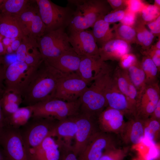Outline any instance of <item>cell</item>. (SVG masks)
<instances>
[{
  "instance_id": "20",
  "label": "cell",
  "mask_w": 160,
  "mask_h": 160,
  "mask_svg": "<svg viewBox=\"0 0 160 160\" xmlns=\"http://www.w3.org/2000/svg\"><path fill=\"white\" fill-rule=\"evenodd\" d=\"M107 64L100 57L82 56L76 73L89 84L93 81Z\"/></svg>"
},
{
  "instance_id": "32",
  "label": "cell",
  "mask_w": 160,
  "mask_h": 160,
  "mask_svg": "<svg viewBox=\"0 0 160 160\" xmlns=\"http://www.w3.org/2000/svg\"><path fill=\"white\" fill-rule=\"evenodd\" d=\"M114 29L115 38L123 40L129 44L136 39V31L132 27L121 24L114 26Z\"/></svg>"
},
{
  "instance_id": "31",
  "label": "cell",
  "mask_w": 160,
  "mask_h": 160,
  "mask_svg": "<svg viewBox=\"0 0 160 160\" xmlns=\"http://www.w3.org/2000/svg\"><path fill=\"white\" fill-rule=\"evenodd\" d=\"M141 64L145 75L146 85L154 84L159 81L157 68L150 57L145 55L143 58Z\"/></svg>"
},
{
  "instance_id": "19",
  "label": "cell",
  "mask_w": 160,
  "mask_h": 160,
  "mask_svg": "<svg viewBox=\"0 0 160 160\" xmlns=\"http://www.w3.org/2000/svg\"><path fill=\"white\" fill-rule=\"evenodd\" d=\"M144 120L136 116L128 118L119 135L121 142L126 146L140 143L144 137Z\"/></svg>"
},
{
  "instance_id": "28",
  "label": "cell",
  "mask_w": 160,
  "mask_h": 160,
  "mask_svg": "<svg viewBox=\"0 0 160 160\" xmlns=\"http://www.w3.org/2000/svg\"><path fill=\"white\" fill-rule=\"evenodd\" d=\"M92 33L96 43L101 47L104 44L115 38L112 30L110 28V23L103 19L97 21L92 27Z\"/></svg>"
},
{
  "instance_id": "1",
  "label": "cell",
  "mask_w": 160,
  "mask_h": 160,
  "mask_svg": "<svg viewBox=\"0 0 160 160\" xmlns=\"http://www.w3.org/2000/svg\"><path fill=\"white\" fill-rule=\"evenodd\" d=\"M44 60L29 77L22 90L23 103L26 106L53 98L57 85L65 75Z\"/></svg>"
},
{
  "instance_id": "12",
  "label": "cell",
  "mask_w": 160,
  "mask_h": 160,
  "mask_svg": "<svg viewBox=\"0 0 160 160\" xmlns=\"http://www.w3.org/2000/svg\"><path fill=\"white\" fill-rule=\"evenodd\" d=\"M36 69L29 67L25 62L17 60L5 66V90L21 95L22 90Z\"/></svg>"
},
{
  "instance_id": "38",
  "label": "cell",
  "mask_w": 160,
  "mask_h": 160,
  "mask_svg": "<svg viewBox=\"0 0 160 160\" xmlns=\"http://www.w3.org/2000/svg\"><path fill=\"white\" fill-rule=\"evenodd\" d=\"M125 2L127 7V9L135 14L140 12L145 5L142 1L138 0H128Z\"/></svg>"
},
{
  "instance_id": "37",
  "label": "cell",
  "mask_w": 160,
  "mask_h": 160,
  "mask_svg": "<svg viewBox=\"0 0 160 160\" xmlns=\"http://www.w3.org/2000/svg\"><path fill=\"white\" fill-rule=\"evenodd\" d=\"M119 60L120 67L124 70H127L130 66L137 61L134 55L129 53L123 56Z\"/></svg>"
},
{
  "instance_id": "22",
  "label": "cell",
  "mask_w": 160,
  "mask_h": 160,
  "mask_svg": "<svg viewBox=\"0 0 160 160\" xmlns=\"http://www.w3.org/2000/svg\"><path fill=\"white\" fill-rule=\"evenodd\" d=\"M129 43L121 39L114 38L99 48L100 57L104 62L119 60L124 55L129 53Z\"/></svg>"
},
{
  "instance_id": "51",
  "label": "cell",
  "mask_w": 160,
  "mask_h": 160,
  "mask_svg": "<svg viewBox=\"0 0 160 160\" xmlns=\"http://www.w3.org/2000/svg\"><path fill=\"white\" fill-rule=\"evenodd\" d=\"M4 0H0V4H1L3 2Z\"/></svg>"
},
{
  "instance_id": "17",
  "label": "cell",
  "mask_w": 160,
  "mask_h": 160,
  "mask_svg": "<svg viewBox=\"0 0 160 160\" xmlns=\"http://www.w3.org/2000/svg\"><path fill=\"white\" fill-rule=\"evenodd\" d=\"M112 72L106 83L104 91L108 106L123 112L125 116L129 118L132 115L127 100L118 87L112 76Z\"/></svg>"
},
{
  "instance_id": "42",
  "label": "cell",
  "mask_w": 160,
  "mask_h": 160,
  "mask_svg": "<svg viewBox=\"0 0 160 160\" xmlns=\"http://www.w3.org/2000/svg\"><path fill=\"white\" fill-rule=\"evenodd\" d=\"M5 67L4 65H0V97H1L5 90L4 81Z\"/></svg>"
},
{
  "instance_id": "45",
  "label": "cell",
  "mask_w": 160,
  "mask_h": 160,
  "mask_svg": "<svg viewBox=\"0 0 160 160\" xmlns=\"http://www.w3.org/2000/svg\"><path fill=\"white\" fill-rule=\"evenodd\" d=\"M1 97H0V128H3L5 126V119L4 116L1 103L0 98Z\"/></svg>"
},
{
  "instance_id": "41",
  "label": "cell",
  "mask_w": 160,
  "mask_h": 160,
  "mask_svg": "<svg viewBox=\"0 0 160 160\" xmlns=\"http://www.w3.org/2000/svg\"><path fill=\"white\" fill-rule=\"evenodd\" d=\"M148 26L153 34H158L160 33V16L154 20L149 23Z\"/></svg>"
},
{
  "instance_id": "8",
  "label": "cell",
  "mask_w": 160,
  "mask_h": 160,
  "mask_svg": "<svg viewBox=\"0 0 160 160\" xmlns=\"http://www.w3.org/2000/svg\"><path fill=\"white\" fill-rule=\"evenodd\" d=\"M121 142L119 135L100 131L91 138L78 158L79 160H99L106 150L119 147Z\"/></svg>"
},
{
  "instance_id": "26",
  "label": "cell",
  "mask_w": 160,
  "mask_h": 160,
  "mask_svg": "<svg viewBox=\"0 0 160 160\" xmlns=\"http://www.w3.org/2000/svg\"><path fill=\"white\" fill-rule=\"evenodd\" d=\"M160 132V121L150 118L144 120V137L142 142L149 147L157 144Z\"/></svg>"
},
{
  "instance_id": "29",
  "label": "cell",
  "mask_w": 160,
  "mask_h": 160,
  "mask_svg": "<svg viewBox=\"0 0 160 160\" xmlns=\"http://www.w3.org/2000/svg\"><path fill=\"white\" fill-rule=\"evenodd\" d=\"M32 114V111L30 106L19 107L12 114L5 118V126L20 128L28 122Z\"/></svg>"
},
{
  "instance_id": "39",
  "label": "cell",
  "mask_w": 160,
  "mask_h": 160,
  "mask_svg": "<svg viewBox=\"0 0 160 160\" xmlns=\"http://www.w3.org/2000/svg\"><path fill=\"white\" fill-rule=\"evenodd\" d=\"M136 18V14L127 9L124 16L120 22L122 24L132 27L135 23Z\"/></svg>"
},
{
  "instance_id": "14",
  "label": "cell",
  "mask_w": 160,
  "mask_h": 160,
  "mask_svg": "<svg viewBox=\"0 0 160 160\" xmlns=\"http://www.w3.org/2000/svg\"><path fill=\"white\" fill-rule=\"evenodd\" d=\"M69 31V43L79 56L100 57L99 48L92 31L70 29Z\"/></svg>"
},
{
  "instance_id": "3",
  "label": "cell",
  "mask_w": 160,
  "mask_h": 160,
  "mask_svg": "<svg viewBox=\"0 0 160 160\" xmlns=\"http://www.w3.org/2000/svg\"><path fill=\"white\" fill-rule=\"evenodd\" d=\"M68 4L73 6L72 18L69 29L85 30L92 27L98 20L109 12L107 1L101 0H68Z\"/></svg>"
},
{
  "instance_id": "2",
  "label": "cell",
  "mask_w": 160,
  "mask_h": 160,
  "mask_svg": "<svg viewBox=\"0 0 160 160\" xmlns=\"http://www.w3.org/2000/svg\"><path fill=\"white\" fill-rule=\"evenodd\" d=\"M113 71L111 67L107 64L91 85L88 87L79 98L80 105L79 112L97 119L108 106L104 91Z\"/></svg>"
},
{
  "instance_id": "23",
  "label": "cell",
  "mask_w": 160,
  "mask_h": 160,
  "mask_svg": "<svg viewBox=\"0 0 160 160\" xmlns=\"http://www.w3.org/2000/svg\"><path fill=\"white\" fill-rule=\"evenodd\" d=\"M75 115L58 121L50 136L56 137V139L68 145L72 146V140L75 138L77 129Z\"/></svg>"
},
{
  "instance_id": "47",
  "label": "cell",
  "mask_w": 160,
  "mask_h": 160,
  "mask_svg": "<svg viewBox=\"0 0 160 160\" xmlns=\"http://www.w3.org/2000/svg\"><path fill=\"white\" fill-rule=\"evenodd\" d=\"M0 160H7L4 151L0 145Z\"/></svg>"
},
{
  "instance_id": "36",
  "label": "cell",
  "mask_w": 160,
  "mask_h": 160,
  "mask_svg": "<svg viewBox=\"0 0 160 160\" xmlns=\"http://www.w3.org/2000/svg\"><path fill=\"white\" fill-rule=\"evenodd\" d=\"M125 13V11L123 10H116L108 13L103 17V19L109 23L120 21L123 18Z\"/></svg>"
},
{
  "instance_id": "9",
  "label": "cell",
  "mask_w": 160,
  "mask_h": 160,
  "mask_svg": "<svg viewBox=\"0 0 160 160\" xmlns=\"http://www.w3.org/2000/svg\"><path fill=\"white\" fill-rule=\"evenodd\" d=\"M0 145L7 160H28L19 128L8 126L2 128Z\"/></svg>"
},
{
  "instance_id": "24",
  "label": "cell",
  "mask_w": 160,
  "mask_h": 160,
  "mask_svg": "<svg viewBox=\"0 0 160 160\" xmlns=\"http://www.w3.org/2000/svg\"><path fill=\"white\" fill-rule=\"evenodd\" d=\"M0 34L4 37L22 40L24 36L14 15L0 14Z\"/></svg>"
},
{
  "instance_id": "11",
  "label": "cell",
  "mask_w": 160,
  "mask_h": 160,
  "mask_svg": "<svg viewBox=\"0 0 160 160\" xmlns=\"http://www.w3.org/2000/svg\"><path fill=\"white\" fill-rule=\"evenodd\" d=\"M88 85L76 73L67 74L58 83L53 98L67 102L76 101L81 96Z\"/></svg>"
},
{
  "instance_id": "25",
  "label": "cell",
  "mask_w": 160,
  "mask_h": 160,
  "mask_svg": "<svg viewBox=\"0 0 160 160\" xmlns=\"http://www.w3.org/2000/svg\"><path fill=\"white\" fill-rule=\"evenodd\" d=\"M0 101L5 119L17 110L22 103L23 100L20 94L5 90L1 97Z\"/></svg>"
},
{
  "instance_id": "4",
  "label": "cell",
  "mask_w": 160,
  "mask_h": 160,
  "mask_svg": "<svg viewBox=\"0 0 160 160\" xmlns=\"http://www.w3.org/2000/svg\"><path fill=\"white\" fill-rule=\"evenodd\" d=\"M58 121L52 117H31L19 128L25 150L38 146L50 136Z\"/></svg>"
},
{
  "instance_id": "5",
  "label": "cell",
  "mask_w": 160,
  "mask_h": 160,
  "mask_svg": "<svg viewBox=\"0 0 160 160\" xmlns=\"http://www.w3.org/2000/svg\"><path fill=\"white\" fill-rule=\"evenodd\" d=\"M41 18L45 26L46 33L69 25L73 9L68 5L66 7L57 5L49 0H36Z\"/></svg>"
},
{
  "instance_id": "15",
  "label": "cell",
  "mask_w": 160,
  "mask_h": 160,
  "mask_svg": "<svg viewBox=\"0 0 160 160\" xmlns=\"http://www.w3.org/2000/svg\"><path fill=\"white\" fill-rule=\"evenodd\" d=\"M124 113L118 110L107 107L97 118L100 130L106 133L119 135L125 121Z\"/></svg>"
},
{
  "instance_id": "43",
  "label": "cell",
  "mask_w": 160,
  "mask_h": 160,
  "mask_svg": "<svg viewBox=\"0 0 160 160\" xmlns=\"http://www.w3.org/2000/svg\"><path fill=\"white\" fill-rule=\"evenodd\" d=\"M107 1L112 8L118 10L126 4L125 1L121 0H109Z\"/></svg>"
},
{
  "instance_id": "18",
  "label": "cell",
  "mask_w": 160,
  "mask_h": 160,
  "mask_svg": "<svg viewBox=\"0 0 160 160\" xmlns=\"http://www.w3.org/2000/svg\"><path fill=\"white\" fill-rule=\"evenodd\" d=\"M28 160H59L60 151L56 139L48 136L38 146L25 150Z\"/></svg>"
},
{
  "instance_id": "30",
  "label": "cell",
  "mask_w": 160,
  "mask_h": 160,
  "mask_svg": "<svg viewBox=\"0 0 160 160\" xmlns=\"http://www.w3.org/2000/svg\"><path fill=\"white\" fill-rule=\"evenodd\" d=\"M30 1L27 0H4L0 4V10L1 13L16 15L30 6Z\"/></svg>"
},
{
  "instance_id": "13",
  "label": "cell",
  "mask_w": 160,
  "mask_h": 160,
  "mask_svg": "<svg viewBox=\"0 0 160 160\" xmlns=\"http://www.w3.org/2000/svg\"><path fill=\"white\" fill-rule=\"evenodd\" d=\"M77 129L73 150L78 157L83 151L89 141L99 129L97 119L79 112L74 116Z\"/></svg>"
},
{
  "instance_id": "48",
  "label": "cell",
  "mask_w": 160,
  "mask_h": 160,
  "mask_svg": "<svg viewBox=\"0 0 160 160\" xmlns=\"http://www.w3.org/2000/svg\"><path fill=\"white\" fill-rule=\"evenodd\" d=\"M5 64L4 57L2 56H0V65H4Z\"/></svg>"
},
{
  "instance_id": "40",
  "label": "cell",
  "mask_w": 160,
  "mask_h": 160,
  "mask_svg": "<svg viewBox=\"0 0 160 160\" xmlns=\"http://www.w3.org/2000/svg\"><path fill=\"white\" fill-rule=\"evenodd\" d=\"M154 38L153 34L144 28L143 39L142 44L145 48L149 47L152 43Z\"/></svg>"
},
{
  "instance_id": "52",
  "label": "cell",
  "mask_w": 160,
  "mask_h": 160,
  "mask_svg": "<svg viewBox=\"0 0 160 160\" xmlns=\"http://www.w3.org/2000/svg\"><path fill=\"white\" fill-rule=\"evenodd\" d=\"M1 128H0V132H1Z\"/></svg>"
},
{
  "instance_id": "21",
  "label": "cell",
  "mask_w": 160,
  "mask_h": 160,
  "mask_svg": "<svg viewBox=\"0 0 160 160\" xmlns=\"http://www.w3.org/2000/svg\"><path fill=\"white\" fill-rule=\"evenodd\" d=\"M81 58V57L73 49L56 57L44 60L62 73L70 74L77 72Z\"/></svg>"
},
{
  "instance_id": "35",
  "label": "cell",
  "mask_w": 160,
  "mask_h": 160,
  "mask_svg": "<svg viewBox=\"0 0 160 160\" xmlns=\"http://www.w3.org/2000/svg\"><path fill=\"white\" fill-rule=\"evenodd\" d=\"M56 140L60 151L59 160H79L73 151L72 146L68 145L61 141Z\"/></svg>"
},
{
  "instance_id": "10",
  "label": "cell",
  "mask_w": 160,
  "mask_h": 160,
  "mask_svg": "<svg viewBox=\"0 0 160 160\" xmlns=\"http://www.w3.org/2000/svg\"><path fill=\"white\" fill-rule=\"evenodd\" d=\"M14 15L24 37L37 40L46 33L37 6L30 5Z\"/></svg>"
},
{
  "instance_id": "50",
  "label": "cell",
  "mask_w": 160,
  "mask_h": 160,
  "mask_svg": "<svg viewBox=\"0 0 160 160\" xmlns=\"http://www.w3.org/2000/svg\"><path fill=\"white\" fill-rule=\"evenodd\" d=\"M156 5L159 7L160 5V0H156L155 1Z\"/></svg>"
},
{
  "instance_id": "7",
  "label": "cell",
  "mask_w": 160,
  "mask_h": 160,
  "mask_svg": "<svg viewBox=\"0 0 160 160\" xmlns=\"http://www.w3.org/2000/svg\"><path fill=\"white\" fill-rule=\"evenodd\" d=\"M65 29L60 28L49 31L37 40L39 51L44 60L56 57L73 49Z\"/></svg>"
},
{
  "instance_id": "44",
  "label": "cell",
  "mask_w": 160,
  "mask_h": 160,
  "mask_svg": "<svg viewBox=\"0 0 160 160\" xmlns=\"http://www.w3.org/2000/svg\"><path fill=\"white\" fill-rule=\"evenodd\" d=\"M149 118L160 121V100Z\"/></svg>"
},
{
  "instance_id": "49",
  "label": "cell",
  "mask_w": 160,
  "mask_h": 160,
  "mask_svg": "<svg viewBox=\"0 0 160 160\" xmlns=\"http://www.w3.org/2000/svg\"><path fill=\"white\" fill-rule=\"evenodd\" d=\"M152 49H160V39L158 41V42L156 44V47L154 48H153Z\"/></svg>"
},
{
  "instance_id": "6",
  "label": "cell",
  "mask_w": 160,
  "mask_h": 160,
  "mask_svg": "<svg viewBox=\"0 0 160 160\" xmlns=\"http://www.w3.org/2000/svg\"><path fill=\"white\" fill-rule=\"evenodd\" d=\"M79 99L72 102L52 98L30 106L32 111L31 117H52L60 121L77 114L79 111Z\"/></svg>"
},
{
  "instance_id": "34",
  "label": "cell",
  "mask_w": 160,
  "mask_h": 160,
  "mask_svg": "<svg viewBox=\"0 0 160 160\" xmlns=\"http://www.w3.org/2000/svg\"><path fill=\"white\" fill-rule=\"evenodd\" d=\"M159 8L155 5H145L140 12L142 20L145 23H149L160 16Z\"/></svg>"
},
{
  "instance_id": "27",
  "label": "cell",
  "mask_w": 160,
  "mask_h": 160,
  "mask_svg": "<svg viewBox=\"0 0 160 160\" xmlns=\"http://www.w3.org/2000/svg\"><path fill=\"white\" fill-rule=\"evenodd\" d=\"M127 70L132 83L141 97L146 86L145 75L141 63L137 61Z\"/></svg>"
},
{
  "instance_id": "33",
  "label": "cell",
  "mask_w": 160,
  "mask_h": 160,
  "mask_svg": "<svg viewBox=\"0 0 160 160\" xmlns=\"http://www.w3.org/2000/svg\"><path fill=\"white\" fill-rule=\"evenodd\" d=\"M129 149V147L125 146L108 149L103 153L99 160H123Z\"/></svg>"
},
{
  "instance_id": "46",
  "label": "cell",
  "mask_w": 160,
  "mask_h": 160,
  "mask_svg": "<svg viewBox=\"0 0 160 160\" xmlns=\"http://www.w3.org/2000/svg\"><path fill=\"white\" fill-rule=\"evenodd\" d=\"M3 37L0 34V56H3L7 54L6 48L1 41Z\"/></svg>"
},
{
  "instance_id": "16",
  "label": "cell",
  "mask_w": 160,
  "mask_h": 160,
  "mask_svg": "<svg viewBox=\"0 0 160 160\" xmlns=\"http://www.w3.org/2000/svg\"><path fill=\"white\" fill-rule=\"evenodd\" d=\"M160 100L159 81L146 85L141 97L135 116L143 120L149 118Z\"/></svg>"
}]
</instances>
